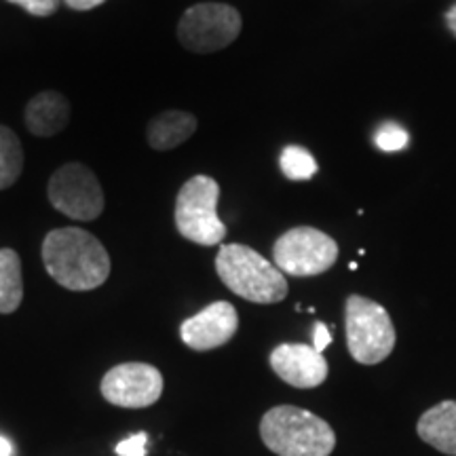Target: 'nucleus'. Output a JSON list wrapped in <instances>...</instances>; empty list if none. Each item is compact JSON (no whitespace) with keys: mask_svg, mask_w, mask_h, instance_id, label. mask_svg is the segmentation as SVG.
<instances>
[{"mask_svg":"<svg viewBox=\"0 0 456 456\" xmlns=\"http://www.w3.org/2000/svg\"><path fill=\"white\" fill-rule=\"evenodd\" d=\"M45 269L61 288L89 292L110 275V256L91 232L83 228H57L43 241Z\"/></svg>","mask_w":456,"mask_h":456,"instance_id":"nucleus-1","label":"nucleus"},{"mask_svg":"<svg viewBox=\"0 0 456 456\" xmlns=\"http://www.w3.org/2000/svg\"><path fill=\"white\" fill-rule=\"evenodd\" d=\"M197 131V118L184 110H167L148 123L146 140L155 151H174Z\"/></svg>","mask_w":456,"mask_h":456,"instance_id":"nucleus-14","label":"nucleus"},{"mask_svg":"<svg viewBox=\"0 0 456 456\" xmlns=\"http://www.w3.org/2000/svg\"><path fill=\"white\" fill-rule=\"evenodd\" d=\"M237 309L226 300L212 302L201 313L186 319L180 328V338L192 351H212L226 345L237 334Z\"/></svg>","mask_w":456,"mask_h":456,"instance_id":"nucleus-10","label":"nucleus"},{"mask_svg":"<svg viewBox=\"0 0 456 456\" xmlns=\"http://www.w3.org/2000/svg\"><path fill=\"white\" fill-rule=\"evenodd\" d=\"M241 32V15L235 7L222 3L195 4L182 15L178 38L192 53H214L226 49Z\"/></svg>","mask_w":456,"mask_h":456,"instance_id":"nucleus-7","label":"nucleus"},{"mask_svg":"<svg viewBox=\"0 0 456 456\" xmlns=\"http://www.w3.org/2000/svg\"><path fill=\"white\" fill-rule=\"evenodd\" d=\"M419 437L444 454L456 456V402H440L427 410L416 425Z\"/></svg>","mask_w":456,"mask_h":456,"instance_id":"nucleus-13","label":"nucleus"},{"mask_svg":"<svg viewBox=\"0 0 456 456\" xmlns=\"http://www.w3.org/2000/svg\"><path fill=\"white\" fill-rule=\"evenodd\" d=\"M275 266L294 277H315L330 271L338 260V245L313 226H298L277 239L273 248Z\"/></svg>","mask_w":456,"mask_h":456,"instance_id":"nucleus-6","label":"nucleus"},{"mask_svg":"<svg viewBox=\"0 0 456 456\" xmlns=\"http://www.w3.org/2000/svg\"><path fill=\"white\" fill-rule=\"evenodd\" d=\"M220 186L209 175H195L180 188L175 199V226L188 241L218 245L226 237L224 222L218 218Z\"/></svg>","mask_w":456,"mask_h":456,"instance_id":"nucleus-5","label":"nucleus"},{"mask_svg":"<svg viewBox=\"0 0 456 456\" xmlns=\"http://www.w3.org/2000/svg\"><path fill=\"white\" fill-rule=\"evenodd\" d=\"M11 4H17L26 11V13L37 15V17H49L53 15L57 7H60V0H7Z\"/></svg>","mask_w":456,"mask_h":456,"instance_id":"nucleus-19","label":"nucleus"},{"mask_svg":"<svg viewBox=\"0 0 456 456\" xmlns=\"http://www.w3.org/2000/svg\"><path fill=\"white\" fill-rule=\"evenodd\" d=\"M24 300L21 260L13 249H0V313L9 315L20 309Z\"/></svg>","mask_w":456,"mask_h":456,"instance_id":"nucleus-15","label":"nucleus"},{"mask_svg":"<svg viewBox=\"0 0 456 456\" xmlns=\"http://www.w3.org/2000/svg\"><path fill=\"white\" fill-rule=\"evenodd\" d=\"M346 345L355 362L363 366L385 362L395 346V328L383 306L379 302L349 296L345 309Z\"/></svg>","mask_w":456,"mask_h":456,"instance_id":"nucleus-4","label":"nucleus"},{"mask_svg":"<svg viewBox=\"0 0 456 456\" xmlns=\"http://www.w3.org/2000/svg\"><path fill=\"white\" fill-rule=\"evenodd\" d=\"M279 165H281L285 178L294 182L311 180L317 174V161L302 146H285Z\"/></svg>","mask_w":456,"mask_h":456,"instance_id":"nucleus-17","label":"nucleus"},{"mask_svg":"<svg viewBox=\"0 0 456 456\" xmlns=\"http://www.w3.org/2000/svg\"><path fill=\"white\" fill-rule=\"evenodd\" d=\"M260 437L279 456H330L336 446L332 427L296 406L271 408L262 416Z\"/></svg>","mask_w":456,"mask_h":456,"instance_id":"nucleus-2","label":"nucleus"},{"mask_svg":"<svg viewBox=\"0 0 456 456\" xmlns=\"http://www.w3.org/2000/svg\"><path fill=\"white\" fill-rule=\"evenodd\" d=\"M146 442H148V436L144 431L135 433V436H131L121 444H117V454L118 456H146Z\"/></svg>","mask_w":456,"mask_h":456,"instance_id":"nucleus-20","label":"nucleus"},{"mask_svg":"<svg viewBox=\"0 0 456 456\" xmlns=\"http://www.w3.org/2000/svg\"><path fill=\"white\" fill-rule=\"evenodd\" d=\"M70 121V104L57 91H43L26 106V127L38 138H51Z\"/></svg>","mask_w":456,"mask_h":456,"instance_id":"nucleus-12","label":"nucleus"},{"mask_svg":"<svg viewBox=\"0 0 456 456\" xmlns=\"http://www.w3.org/2000/svg\"><path fill=\"white\" fill-rule=\"evenodd\" d=\"M64 3L74 11H91L100 7V4L106 3V0H64Z\"/></svg>","mask_w":456,"mask_h":456,"instance_id":"nucleus-22","label":"nucleus"},{"mask_svg":"<svg viewBox=\"0 0 456 456\" xmlns=\"http://www.w3.org/2000/svg\"><path fill=\"white\" fill-rule=\"evenodd\" d=\"M271 368L296 389H315L328 379L326 357L309 345H279L271 353Z\"/></svg>","mask_w":456,"mask_h":456,"instance_id":"nucleus-11","label":"nucleus"},{"mask_svg":"<svg viewBox=\"0 0 456 456\" xmlns=\"http://www.w3.org/2000/svg\"><path fill=\"white\" fill-rule=\"evenodd\" d=\"M0 456H13V444L0 436Z\"/></svg>","mask_w":456,"mask_h":456,"instance_id":"nucleus-23","label":"nucleus"},{"mask_svg":"<svg viewBox=\"0 0 456 456\" xmlns=\"http://www.w3.org/2000/svg\"><path fill=\"white\" fill-rule=\"evenodd\" d=\"M163 393V376L151 363H121L108 370L102 380V395L118 408H148Z\"/></svg>","mask_w":456,"mask_h":456,"instance_id":"nucleus-9","label":"nucleus"},{"mask_svg":"<svg viewBox=\"0 0 456 456\" xmlns=\"http://www.w3.org/2000/svg\"><path fill=\"white\" fill-rule=\"evenodd\" d=\"M446 21H448V28L452 30V34L456 37V4L446 13Z\"/></svg>","mask_w":456,"mask_h":456,"instance_id":"nucleus-24","label":"nucleus"},{"mask_svg":"<svg viewBox=\"0 0 456 456\" xmlns=\"http://www.w3.org/2000/svg\"><path fill=\"white\" fill-rule=\"evenodd\" d=\"M24 169V151L20 138L4 125H0V191L13 186Z\"/></svg>","mask_w":456,"mask_h":456,"instance_id":"nucleus-16","label":"nucleus"},{"mask_svg":"<svg viewBox=\"0 0 456 456\" xmlns=\"http://www.w3.org/2000/svg\"><path fill=\"white\" fill-rule=\"evenodd\" d=\"M49 201L68 218L91 222L104 212V191L98 175L83 163H66L51 175Z\"/></svg>","mask_w":456,"mask_h":456,"instance_id":"nucleus-8","label":"nucleus"},{"mask_svg":"<svg viewBox=\"0 0 456 456\" xmlns=\"http://www.w3.org/2000/svg\"><path fill=\"white\" fill-rule=\"evenodd\" d=\"M216 273L232 294L256 305H275L288 296L283 273L248 245L231 243L220 248Z\"/></svg>","mask_w":456,"mask_h":456,"instance_id":"nucleus-3","label":"nucleus"},{"mask_svg":"<svg viewBox=\"0 0 456 456\" xmlns=\"http://www.w3.org/2000/svg\"><path fill=\"white\" fill-rule=\"evenodd\" d=\"M408 131L397 123H385L380 125L379 131L374 134V142L376 146L380 148L383 152H397L403 151L408 146Z\"/></svg>","mask_w":456,"mask_h":456,"instance_id":"nucleus-18","label":"nucleus"},{"mask_svg":"<svg viewBox=\"0 0 456 456\" xmlns=\"http://www.w3.org/2000/svg\"><path fill=\"white\" fill-rule=\"evenodd\" d=\"M330 342H332V334H330V328L326 326V323L317 322L315 330H313V349L323 353L330 346Z\"/></svg>","mask_w":456,"mask_h":456,"instance_id":"nucleus-21","label":"nucleus"}]
</instances>
